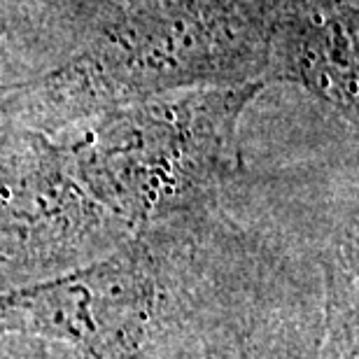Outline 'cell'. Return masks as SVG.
Returning <instances> with one entry per match:
<instances>
[{"instance_id": "4", "label": "cell", "mask_w": 359, "mask_h": 359, "mask_svg": "<svg viewBox=\"0 0 359 359\" xmlns=\"http://www.w3.org/2000/svg\"><path fill=\"white\" fill-rule=\"evenodd\" d=\"M7 3H10V0H0V7H7Z\"/></svg>"}, {"instance_id": "3", "label": "cell", "mask_w": 359, "mask_h": 359, "mask_svg": "<svg viewBox=\"0 0 359 359\" xmlns=\"http://www.w3.org/2000/svg\"><path fill=\"white\" fill-rule=\"evenodd\" d=\"M357 14L348 0H285L273 10L269 66L339 105L357 98Z\"/></svg>"}, {"instance_id": "2", "label": "cell", "mask_w": 359, "mask_h": 359, "mask_svg": "<svg viewBox=\"0 0 359 359\" xmlns=\"http://www.w3.org/2000/svg\"><path fill=\"white\" fill-rule=\"evenodd\" d=\"M264 84L163 93L107 110L77 147L82 166L126 208L145 210L194 189L226 163L236 121Z\"/></svg>"}, {"instance_id": "1", "label": "cell", "mask_w": 359, "mask_h": 359, "mask_svg": "<svg viewBox=\"0 0 359 359\" xmlns=\"http://www.w3.org/2000/svg\"><path fill=\"white\" fill-rule=\"evenodd\" d=\"M273 10L266 0H119L103 7L70 59L5 103L93 114L163 93L257 82L266 77Z\"/></svg>"}]
</instances>
